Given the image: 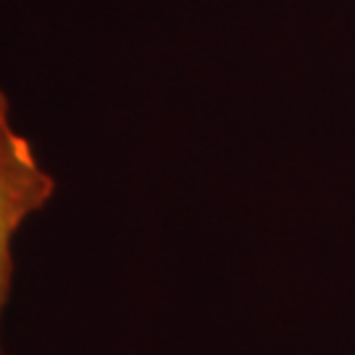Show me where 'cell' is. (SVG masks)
<instances>
[{"instance_id":"6da1fadb","label":"cell","mask_w":355,"mask_h":355,"mask_svg":"<svg viewBox=\"0 0 355 355\" xmlns=\"http://www.w3.org/2000/svg\"><path fill=\"white\" fill-rule=\"evenodd\" d=\"M53 192L55 179L40 166L32 142L6 124L0 129V311L11 284L13 237L29 216L51 200Z\"/></svg>"},{"instance_id":"7a4b0ae2","label":"cell","mask_w":355,"mask_h":355,"mask_svg":"<svg viewBox=\"0 0 355 355\" xmlns=\"http://www.w3.org/2000/svg\"><path fill=\"white\" fill-rule=\"evenodd\" d=\"M6 124H11V116H8V101H6V95L0 89V129L6 127Z\"/></svg>"}]
</instances>
